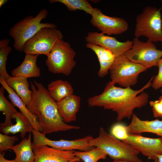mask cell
<instances>
[{"label": "cell", "instance_id": "cell-1", "mask_svg": "<svg viewBox=\"0 0 162 162\" xmlns=\"http://www.w3.org/2000/svg\"><path fill=\"white\" fill-rule=\"evenodd\" d=\"M152 77L143 87L138 90L130 87H116L110 81L107 83L103 92L100 94L89 98L87 100L91 107H102L111 110L117 114V120L119 122L124 118L130 119L136 108H141L147 104L149 95L144 90L152 86Z\"/></svg>", "mask_w": 162, "mask_h": 162}, {"label": "cell", "instance_id": "cell-2", "mask_svg": "<svg viewBox=\"0 0 162 162\" xmlns=\"http://www.w3.org/2000/svg\"><path fill=\"white\" fill-rule=\"evenodd\" d=\"M30 83L32 99L26 106L39 119L43 133L46 135L80 128V126L68 124L64 122L59 114L57 102L42 83L36 80L34 84L31 81Z\"/></svg>", "mask_w": 162, "mask_h": 162}, {"label": "cell", "instance_id": "cell-3", "mask_svg": "<svg viewBox=\"0 0 162 162\" xmlns=\"http://www.w3.org/2000/svg\"><path fill=\"white\" fill-rule=\"evenodd\" d=\"M92 147H98L113 160L128 162H143L138 157L140 152L130 145L121 141L108 133L103 128L99 130L97 137L88 142Z\"/></svg>", "mask_w": 162, "mask_h": 162}, {"label": "cell", "instance_id": "cell-4", "mask_svg": "<svg viewBox=\"0 0 162 162\" xmlns=\"http://www.w3.org/2000/svg\"><path fill=\"white\" fill-rule=\"evenodd\" d=\"M48 14V10L43 8L36 16H27L10 28L9 34L14 40L13 46L16 50L22 52L26 42L41 28H56V25L53 23L41 22L46 17Z\"/></svg>", "mask_w": 162, "mask_h": 162}, {"label": "cell", "instance_id": "cell-5", "mask_svg": "<svg viewBox=\"0 0 162 162\" xmlns=\"http://www.w3.org/2000/svg\"><path fill=\"white\" fill-rule=\"evenodd\" d=\"M76 55L68 42L59 40L46 56V64L51 73L68 76L76 64L74 60Z\"/></svg>", "mask_w": 162, "mask_h": 162}, {"label": "cell", "instance_id": "cell-6", "mask_svg": "<svg viewBox=\"0 0 162 162\" xmlns=\"http://www.w3.org/2000/svg\"><path fill=\"white\" fill-rule=\"evenodd\" d=\"M160 9L147 6L137 16L134 34L135 37L144 36L153 43L162 42Z\"/></svg>", "mask_w": 162, "mask_h": 162}, {"label": "cell", "instance_id": "cell-7", "mask_svg": "<svg viewBox=\"0 0 162 162\" xmlns=\"http://www.w3.org/2000/svg\"><path fill=\"white\" fill-rule=\"evenodd\" d=\"M148 68L131 61L123 54L116 57L109 71L111 81L127 88L135 85L139 74Z\"/></svg>", "mask_w": 162, "mask_h": 162}, {"label": "cell", "instance_id": "cell-8", "mask_svg": "<svg viewBox=\"0 0 162 162\" xmlns=\"http://www.w3.org/2000/svg\"><path fill=\"white\" fill-rule=\"evenodd\" d=\"M63 37L62 32L57 28H41L26 42L22 51L26 54L46 56L57 42L63 39Z\"/></svg>", "mask_w": 162, "mask_h": 162}, {"label": "cell", "instance_id": "cell-9", "mask_svg": "<svg viewBox=\"0 0 162 162\" xmlns=\"http://www.w3.org/2000/svg\"><path fill=\"white\" fill-rule=\"evenodd\" d=\"M133 41L131 48L124 53L130 60L148 68L158 66L162 58V50L157 49L148 40L143 42L135 37Z\"/></svg>", "mask_w": 162, "mask_h": 162}, {"label": "cell", "instance_id": "cell-10", "mask_svg": "<svg viewBox=\"0 0 162 162\" xmlns=\"http://www.w3.org/2000/svg\"><path fill=\"white\" fill-rule=\"evenodd\" d=\"M32 133L33 137V148L40 146L46 145L61 150H76L86 151L91 150L94 147L88 144L89 141L93 137L90 135L72 140L62 139L58 140H53L48 138L43 132L34 130Z\"/></svg>", "mask_w": 162, "mask_h": 162}, {"label": "cell", "instance_id": "cell-11", "mask_svg": "<svg viewBox=\"0 0 162 162\" xmlns=\"http://www.w3.org/2000/svg\"><path fill=\"white\" fill-rule=\"evenodd\" d=\"M91 16V23L104 34L109 35H118L125 32L128 29V24L125 19L107 16L98 8H94Z\"/></svg>", "mask_w": 162, "mask_h": 162}, {"label": "cell", "instance_id": "cell-12", "mask_svg": "<svg viewBox=\"0 0 162 162\" xmlns=\"http://www.w3.org/2000/svg\"><path fill=\"white\" fill-rule=\"evenodd\" d=\"M122 141L137 149L149 159L154 160L162 154V137L151 138L139 134L129 133L128 137Z\"/></svg>", "mask_w": 162, "mask_h": 162}, {"label": "cell", "instance_id": "cell-13", "mask_svg": "<svg viewBox=\"0 0 162 162\" xmlns=\"http://www.w3.org/2000/svg\"><path fill=\"white\" fill-rule=\"evenodd\" d=\"M85 40L87 43L94 44L109 50L116 57L124 54L130 49L133 44V41L129 40L124 42L119 41L115 37L97 32H88Z\"/></svg>", "mask_w": 162, "mask_h": 162}, {"label": "cell", "instance_id": "cell-14", "mask_svg": "<svg viewBox=\"0 0 162 162\" xmlns=\"http://www.w3.org/2000/svg\"><path fill=\"white\" fill-rule=\"evenodd\" d=\"M35 156L34 162H69L81 160L76 157L74 150L63 151L46 145L33 148Z\"/></svg>", "mask_w": 162, "mask_h": 162}, {"label": "cell", "instance_id": "cell-15", "mask_svg": "<svg viewBox=\"0 0 162 162\" xmlns=\"http://www.w3.org/2000/svg\"><path fill=\"white\" fill-rule=\"evenodd\" d=\"M129 134H139L144 132L154 134L162 137V121L158 119L143 120L135 114L132 116L130 123L127 126Z\"/></svg>", "mask_w": 162, "mask_h": 162}, {"label": "cell", "instance_id": "cell-16", "mask_svg": "<svg viewBox=\"0 0 162 162\" xmlns=\"http://www.w3.org/2000/svg\"><path fill=\"white\" fill-rule=\"evenodd\" d=\"M80 97L74 94L57 102L59 114L66 123L75 121L79 111Z\"/></svg>", "mask_w": 162, "mask_h": 162}, {"label": "cell", "instance_id": "cell-17", "mask_svg": "<svg viewBox=\"0 0 162 162\" xmlns=\"http://www.w3.org/2000/svg\"><path fill=\"white\" fill-rule=\"evenodd\" d=\"M0 83L7 91L8 98L14 106L20 110V112L24 115L28 119L34 129L36 131L43 132L42 128L39 122L37 120V116L32 113L28 109L26 105L17 95L14 90L8 86L4 79L0 78Z\"/></svg>", "mask_w": 162, "mask_h": 162}, {"label": "cell", "instance_id": "cell-18", "mask_svg": "<svg viewBox=\"0 0 162 162\" xmlns=\"http://www.w3.org/2000/svg\"><path fill=\"white\" fill-rule=\"evenodd\" d=\"M86 46L92 50L98 57L100 64L98 76L100 77L106 76L115 59V55L110 50L100 46L88 43Z\"/></svg>", "mask_w": 162, "mask_h": 162}, {"label": "cell", "instance_id": "cell-19", "mask_svg": "<svg viewBox=\"0 0 162 162\" xmlns=\"http://www.w3.org/2000/svg\"><path fill=\"white\" fill-rule=\"evenodd\" d=\"M38 55L26 54L22 63L11 72L13 76H21L27 78L40 76V68L36 64Z\"/></svg>", "mask_w": 162, "mask_h": 162}, {"label": "cell", "instance_id": "cell-20", "mask_svg": "<svg viewBox=\"0 0 162 162\" xmlns=\"http://www.w3.org/2000/svg\"><path fill=\"white\" fill-rule=\"evenodd\" d=\"M4 80L7 85L16 92L26 106L30 103L32 99V91L29 89V84L27 78L10 76Z\"/></svg>", "mask_w": 162, "mask_h": 162}, {"label": "cell", "instance_id": "cell-21", "mask_svg": "<svg viewBox=\"0 0 162 162\" xmlns=\"http://www.w3.org/2000/svg\"><path fill=\"white\" fill-rule=\"evenodd\" d=\"M16 123L14 124L0 128V131L3 134H9L20 133V136L23 138L27 133H32L34 129L27 118L21 112H17L13 116Z\"/></svg>", "mask_w": 162, "mask_h": 162}, {"label": "cell", "instance_id": "cell-22", "mask_svg": "<svg viewBox=\"0 0 162 162\" xmlns=\"http://www.w3.org/2000/svg\"><path fill=\"white\" fill-rule=\"evenodd\" d=\"M31 134L23 139L12 148L15 154L16 162H34L35 156L31 141Z\"/></svg>", "mask_w": 162, "mask_h": 162}, {"label": "cell", "instance_id": "cell-23", "mask_svg": "<svg viewBox=\"0 0 162 162\" xmlns=\"http://www.w3.org/2000/svg\"><path fill=\"white\" fill-rule=\"evenodd\" d=\"M47 90L51 98L56 102L74 93V89L70 83L61 80L52 81L48 85Z\"/></svg>", "mask_w": 162, "mask_h": 162}, {"label": "cell", "instance_id": "cell-24", "mask_svg": "<svg viewBox=\"0 0 162 162\" xmlns=\"http://www.w3.org/2000/svg\"><path fill=\"white\" fill-rule=\"evenodd\" d=\"M5 90L2 86L0 88V111L5 115V119L4 123L1 124L0 128L12 125L11 119L13 116L17 112L14 105L9 102L5 97L4 92Z\"/></svg>", "mask_w": 162, "mask_h": 162}, {"label": "cell", "instance_id": "cell-25", "mask_svg": "<svg viewBox=\"0 0 162 162\" xmlns=\"http://www.w3.org/2000/svg\"><path fill=\"white\" fill-rule=\"evenodd\" d=\"M51 3L58 2L64 5L70 11L82 10L91 15L94 8L86 0H49Z\"/></svg>", "mask_w": 162, "mask_h": 162}, {"label": "cell", "instance_id": "cell-26", "mask_svg": "<svg viewBox=\"0 0 162 162\" xmlns=\"http://www.w3.org/2000/svg\"><path fill=\"white\" fill-rule=\"evenodd\" d=\"M74 153L83 162H97L100 160L105 159L107 156L101 149L95 147L88 151L74 150Z\"/></svg>", "mask_w": 162, "mask_h": 162}, {"label": "cell", "instance_id": "cell-27", "mask_svg": "<svg viewBox=\"0 0 162 162\" xmlns=\"http://www.w3.org/2000/svg\"><path fill=\"white\" fill-rule=\"evenodd\" d=\"M10 41L8 38L3 39L0 41V78L4 80L10 76L6 68L7 57L12 50L11 47L9 45Z\"/></svg>", "mask_w": 162, "mask_h": 162}, {"label": "cell", "instance_id": "cell-28", "mask_svg": "<svg viewBox=\"0 0 162 162\" xmlns=\"http://www.w3.org/2000/svg\"><path fill=\"white\" fill-rule=\"evenodd\" d=\"M110 131L112 135L117 139L122 141L126 139L129 135L127 126L120 123L113 125Z\"/></svg>", "mask_w": 162, "mask_h": 162}, {"label": "cell", "instance_id": "cell-29", "mask_svg": "<svg viewBox=\"0 0 162 162\" xmlns=\"http://www.w3.org/2000/svg\"><path fill=\"white\" fill-rule=\"evenodd\" d=\"M18 140L16 136H10L7 134H0V153L12 149L15 142Z\"/></svg>", "mask_w": 162, "mask_h": 162}, {"label": "cell", "instance_id": "cell-30", "mask_svg": "<svg viewBox=\"0 0 162 162\" xmlns=\"http://www.w3.org/2000/svg\"><path fill=\"white\" fill-rule=\"evenodd\" d=\"M158 66V73L153 79L152 84V87L155 90L162 87V58L159 61Z\"/></svg>", "mask_w": 162, "mask_h": 162}, {"label": "cell", "instance_id": "cell-31", "mask_svg": "<svg viewBox=\"0 0 162 162\" xmlns=\"http://www.w3.org/2000/svg\"><path fill=\"white\" fill-rule=\"evenodd\" d=\"M149 104L152 107L154 117L162 118V104L158 100L150 101Z\"/></svg>", "mask_w": 162, "mask_h": 162}, {"label": "cell", "instance_id": "cell-32", "mask_svg": "<svg viewBox=\"0 0 162 162\" xmlns=\"http://www.w3.org/2000/svg\"><path fill=\"white\" fill-rule=\"evenodd\" d=\"M4 152L0 153V162H16L15 159L12 160H8L5 159L4 157Z\"/></svg>", "mask_w": 162, "mask_h": 162}, {"label": "cell", "instance_id": "cell-33", "mask_svg": "<svg viewBox=\"0 0 162 162\" xmlns=\"http://www.w3.org/2000/svg\"><path fill=\"white\" fill-rule=\"evenodd\" d=\"M109 162H128L121 160H113L112 161ZM153 162H159L158 158H157L156 159H155L154 160Z\"/></svg>", "mask_w": 162, "mask_h": 162}, {"label": "cell", "instance_id": "cell-34", "mask_svg": "<svg viewBox=\"0 0 162 162\" xmlns=\"http://www.w3.org/2000/svg\"><path fill=\"white\" fill-rule=\"evenodd\" d=\"M8 0H0V8H1L4 5L8 2Z\"/></svg>", "mask_w": 162, "mask_h": 162}, {"label": "cell", "instance_id": "cell-35", "mask_svg": "<svg viewBox=\"0 0 162 162\" xmlns=\"http://www.w3.org/2000/svg\"><path fill=\"white\" fill-rule=\"evenodd\" d=\"M159 162H162V154L157 156Z\"/></svg>", "mask_w": 162, "mask_h": 162}, {"label": "cell", "instance_id": "cell-36", "mask_svg": "<svg viewBox=\"0 0 162 162\" xmlns=\"http://www.w3.org/2000/svg\"><path fill=\"white\" fill-rule=\"evenodd\" d=\"M158 100L162 104V95L160 96Z\"/></svg>", "mask_w": 162, "mask_h": 162}, {"label": "cell", "instance_id": "cell-37", "mask_svg": "<svg viewBox=\"0 0 162 162\" xmlns=\"http://www.w3.org/2000/svg\"><path fill=\"white\" fill-rule=\"evenodd\" d=\"M92 1V2H94V3H97L98 2V1H98V0H92V1Z\"/></svg>", "mask_w": 162, "mask_h": 162}, {"label": "cell", "instance_id": "cell-38", "mask_svg": "<svg viewBox=\"0 0 162 162\" xmlns=\"http://www.w3.org/2000/svg\"><path fill=\"white\" fill-rule=\"evenodd\" d=\"M74 162H82L81 160H79V161H75Z\"/></svg>", "mask_w": 162, "mask_h": 162}, {"label": "cell", "instance_id": "cell-39", "mask_svg": "<svg viewBox=\"0 0 162 162\" xmlns=\"http://www.w3.org/2000/svg\"><path fill=\"white\" fill-rule=\"evenodd\" d=\"M161 20H162V15L161 16Z\"/></svg>", "mask_w": 162, "mask_h": 162}, {"label": "cell", "instance_id": "cell-40", "mask_svg": "<svg viewBox=\"0 0 162 162\" xmlns=\"http://www.w3.org/2000/svg\"><path fill=\"white\" fill-rule=\"evenodd\" d=\"M75 162L74 161H70L69 162Z\"/></svg>", "mask_w": 162, "mask_h": 162}, {"label": "cell", "instance_id": "cell-41", "mask_svg": "<svg viewBox=\"0 0 162 162\" xmlns=\"http://www.w3.org/2000/svg\"><path fill=\"white\" fill-rule=\"evenodd\" d=\"M161 92L162 93V89L161 90Z\"/></svg>", "mask_w": 162, "mask_h": 162}]
</instances>
